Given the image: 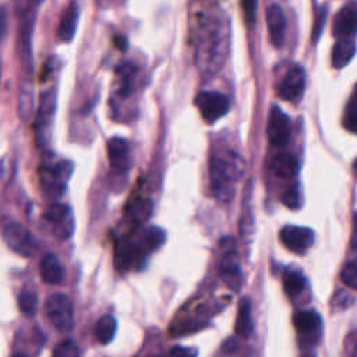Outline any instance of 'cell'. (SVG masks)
Segmentation results:
<instances>
[{"instance_id": "28", "label": "cell", "mask_w": 357, "mask_h": 357, "mask_svg": "<svg viewBox=\"0 0 357 357\" xmlns=\"http://www.w3.org/2000/svg\"><path fill=\"white\" fill-rule=\"evenodd\" d=\"M340 280L347 287L357 290V261H350L342 268Z\"/></svg>"}, {"instance_id": "9", "label": "cell", "mask_w": 357, "mask_h": 357, "mask_svg": "<svg viewBox=\"0 0 357 357\" xmlns=\"http://www.w3.org/2000/svg\"><path fill=\"white\" fill-rule=\"evenodd\" d=\"M280 240L290 251L296 254L305 252L314 243V231L303 226H284L280 230Z\"/></svg>"}, {"instance_id": "21", "label": "cell", "mask_w": 357, "mask_h": 357, "mask_svg": "<svg viewBox=\"0 0 357 357\" xmlns=\"http://www.w3.org/2000/svg\"><path fill=\"white\" fill-rule=\"evenodd\" d=\"M236 333L243 337H248L252 333V318H251V303L247 297L240 300L237 318H236Z\"/></svg>"}, {"instance_id": "31", "label": "cell", "mask_w": 357, "mask_h": 357, "mask_svg": "<svg viewBox=\"0 0 357 357\" xmlns=\"http://www.w3.org/2000/svg\"><path fill=\"white\" fill-rule=\"evenodd\" d=\"M343 126L350 132L357 134V106L350 105V103L347 105V109L343 116Z\"/></svg>"}, {"instance_id": "14", "label": "cell", "mask_w": 357, "mask_h": 357, "mask_svg": "<svg viewBox=\"0 0 357 357\" xmlns=\"http://www.w3.org/2000/svg\"><path fill=\"white\" fill-rule=\"evenodd\" d=\"M266 24L269 31V38L273 46L280 47L284 42L286 32V18L283 10L278 4H272L266 8Z\"/></svg>"}, {"instance_id": "12", "label": "cell", "mask_w": 357, "mask_h": 357, "mask_svg": "<svg viewBox=\"0 0 357 357\" xmlns=\"http://www.w3.org/2000/svg\"><path fill=\"white\" fill-rule=\"evenodd\" d=\"M357 32V7L353 4H347L342 7L332 24V33L337 39L351 38Z\"/></svg>"}, {"instance_id": "29", "label": "cell", "mask_w": 357, "mask_h": 357, "mask_svg": "<svg viewBox=\"0 0 357 357\" xmlns=\"http://www.w3.org/2000/svg\"><path fill=\"white\" fill-rule=\"evenodd\" d=\"M222 275L226 279V282L231 286L233 282L231 280H237L240 282V269L238 265L234 264V261H231L230 258H226L222 264Z\"/></svg>"}, {"instance_id": "39", "label": "cell", "mask_w": 357, "mask_h": 357, "mask_svg": "<svg viewBox=\"0 0 357 357\" xmlns=\"http://www.w3.org/2000/svg\"><path fill=\"white\" fill-rule=\"evenodd\" d=\"M353 173H354V176L357 177V158H356L354 162H353Z\"/></svg>"}, {"instance_id": "16", "label": "cell", "mask_w": 357, "mask_h": 357, "mask_svg": "<svg viewBox=\"0 0 357 357\" xmlns=\"http://www.w3.org/2000/svg\"><path fill=\"white\" fill-rule=\"evenodd\" d=\"M272 173L280 178H291L298 172V159L289 152L276 153L269 163Z\"/></svg>"}, {"instance_id": "41", "label": "cell", "mask_w": 357, "mask_h": 357, "mask_svg": "<svg viewBox=\"0 0 357 357\" xmlns=\"http://www.w3.org/2000/svg\"><path fill=\"white\" fill-rule=\"evenodd\" d=\"M149 357H160V356H149Z\"/></svg>"}, {"instance_id": "6", "label": "cell", "mask_w": 357, "mask_h": 357, "mask_svg": "<svg viewBox=\"0 0 357 357\" xmlns=\"http://www.w3.org/2000/svg\"><path fill=\"white\" fill-rule=\"evenodd\" d=\"M195 106L206 123H215L229 112V99L215 91H202L195 96Z\"/></svg>"}, {"instance_id": "27", "label": "cell", "mask_w": 357, "mask_h": 357, "mask_svg": "<svg viewBox=\"0 0 357 357\" xmlns=\"http://www.w3.org/2000/svg\"><path fill=\"white\" fill-rule=\"evenodd\" d=\"M18 304H20V308L21 311L28 315V317H32L35 312H36V307H38V297L33 291L31 290H22L20 293V297H18Z\"/></svg>"}, {"instance_id": "34", "label": "cell", "mask_w": 357, "mask_h": 357, "mask_svg": "<svg viewBox=\"0 0 357 357\" xmlns=\"http://www.w3.org/2000/svg\"><path fill=\"white\" fill-rule=\"evenodd\" d=\"M325 14H326V10H325V8H321V10L317 13L315 22H314V28H312V39H314V42H317L318 38H319V33H321L322 26H324V24H325Z\"/></svg>"}, {"instance_id": "37", "label": "cell", "mask_w": 357, "mask_h": 357, "mask_svg": "<svg viewBox=\"0 0 357 357\" xmlns=\"http://www.w3.org/2000/svg\"><path fill=\"white\" fill-rule=\"evenodd\" d=\"M349 103L357 106V82H356V85H354V89H353V93H351V99H350Z\"/></svg>"}, {"instance_id": "22", "label": "cell", "mask_w": 357, "mask_h": 357, "mask_svg": "<svg viewBox=\"0 0 357 357\" xmlns=\"http://www.w3.org/2000/svg\"><path fill=\"white\" fill-rule=\"evenodd\" d=\"M293 324L300 333H311L321 326V317L314 311H297Z\"/></svg>"}, {"instance_id": "26", "label": "cell", "mask_w": 357, "mask_h": 357, "mask_svg": "<svg viewBox=\"0 0 357 357\" xmlns=\"http://www.w3.org/2000/svg\"><path fill=\"white\" fill-rule=\"evenodd\" d=\"M52 357H81V350L75 340L66 339L57 343Z\"/></svg>"}, {"instance_id": "8", "label": "cell", "mask_w": 357, "mask_h": 357, "mask_svg": "<svg viewBox=\"0 0 357 357\" xmlns=\"http://www.w3.org/2000/svg\"><path fill=\"white\" fill-rule=\"evenodd\" d=\"M266 135L269 142L273 146H283L289 142L291 135V124L289 117L283 113L282 109L273 106L271 109L266 126Z\"/></svg>"}, {"instance_id": "38", "label": "cell", "mask_w": 357, "mask_h": 357, "mask_svg": "<svg viewBox=\"0 0 357 357\" xmlns=\"http://www.w3.org/2000/svg\"><path fill=\"white\" fill-rule=\"evenodd\" d=\"M116 43H117L121 49H124V47H126V40H124V38H119V39L116 40Z\"/></svg>"}, {"instance_id": "24", "label": "cell", "mask_w": 357, "mask_h": 357, "mask_svg": "<svg viewBox=\"0 0 357 357\" xmlns=\"http://www.w3.org/2000/svg\"><path fill=\"white\" fill-rule=\"evenodd\" d=\"M305 284H307L305 278L300 272L286 271V273L283 276V289L287 296L294 297V296L300 294L304 290Z\"/></svg>"}, {"instance_id": "20", "label": "cell", "mask_w": 357, "mask_h": 357, "mask_svg": "<svg viewBox=\"0 0 357 357\" xmlns=\"http://www.w3.org/2000/svg\"><path fill=\"white\" fill-rule=\"evenodd\" d=\"M356 53V43L351 38H346V39H339L333 49H332V66L335 68H342L344 67L354 56Z\"/></svg>"}, {"instance_id": "19", "label": "cell", "mask_w": 357, "mask_h": 357, "mask_svg": "<svg viewBox=\"0 0 357 357\" xmlns=\"http://www.w3.org/2000/svg\"><path fill=\"white\" fill-rule=\"evenodd\" d=\"M40 276L47 284H59L63 282L64 269L53 254H46L40 261Z\"/></svg>"}, {"instance_id": "15", "label": "cell", "mask_w": 357, "mask_h": 357, "mask_svg": "<svg viewBox=\"0 0 357 357\" xmlns=\"http://www.w3.org/2000/svg\"><path fill=\"white\" fill-rule=\"evenodd\" d=\"M145 248L141 245V243L134 241H126L119 245L117 251V261L119 265L127 269L138 268L142 265L145 259Z\"/></svg>"}, {"instance_id": "2", "label": "cell", "mask_w": 357, "mask_h": 357, "mask_svg": "<svg viewBox=\"0 0 357 357\" xmlns=\"http://www.w3.org/2000/svg\"><path fill=\"white\" fill-rule=\"evenodd\" d=\"M244 172L241 156L231 149L213 151L209 159V178L215 197L229 201L234 192V183Z\"/></svg>"}, {"instance_id": "18", "label": "cell", "mask_w": 357, "mask_h": 357, "mask_svg": "<svg viewBox=\"0 0 357 357\" xmlns=\"http://www.w3.org/2000/svg\"><path fill=\"white\" fill-rule=\"evenodd\" d=\"M18 114L21 120L29 121L33 117L35 112V91H33V84L31 78L24 79L21 86H20V93H18Z\"/></svg>"}, {"instance_id": "30", "label": "cell", "mask_w": 357, "mask_h": 357, "mask_svg": "<svg viewBox=\"0 0 357 357\" xmlns=\"http://www.w3.org/2000/svg\"><path fill=\"white\" fill-rule=\"evenodd\" d=\"M282 202L290 208V209H297L300 205V191H298V185L293 184L290 187H287L282 195Z\"/></svg>"}, {"instance_id": "13", "label": "cell", "mask_w": 357, "mask_h": 357, "mask_svg": "<svg viewBox=\"0 0 357 357\" xmlns=\"http://www.w3.org/2000/svg\"><path fill=\"white\" fill-rule=\"evenodd\" d=\"M107 158L110 166L117 173H124L130 167V146L120 137H113L107 141Z\"/></svg>"}, {"instance_id": "5", "label": "cell", "mask_w": 357, "mask_h": 357, "mask_svg": "<svg viewBox=\"0 0 357 357\" xmlns=\"http://www.w3.org/2000/svg\"><path fill=\"white\" fill-rule=\"evenodd\" d=\"M3 238L6 244L22 257H31L35 251V238L31 231L20 222L10 220L3 226Z\"/></svg>"}, {"instance_id": "25", "label": "cell", "mask_w": 357, "mask_h": 357, "mask_svg": "<svg viewBox=\"0 0 357 357\" xmlns=\"http://www.w3.org/2000/svg\"><path fill=\"white\" fill-rule=\"evenodd\" d=\"M165 241V231L160 227L152 226L144 231L141 245L145 248V251H155L158 250Z\"/></svg>"}, {"instance_id": "17", "label": "cell", "mask_w": 357, "mask_h": 357, "mask_svg": "<svg viewBox=\"0 0 357 357\" xmlns=\"http://www.w3.org/2000/svg\"><path fill=\"white\" fill-rule=\"evenodd\" d=\"M78 20H79V7L77 3H71L64 13L61 14L59 29H57V38L61 42H70L77 31L78 26Z\"/></svg>"}, {"instance_id": "1", "label": "cell", "mask_w": 357, "mask_h": 357, "mask_svg": "<svg viewBox=\"0 0 357 357\" xmlns=\"http://www.w3.org/2000/svg\"><path fill=\"white\" fill-rule=\"evenodd\" d=\"M229 25L223 14L209 13L201 17L195 33V63L204 74L216 73L226 57Z\"/></svg>"}, {"instance_id": "10", "label": "cell", "mask_w": 357, "mask_h": 357, "mask_svg": "<svg viewBox=\"0 0 357 357\" xmlns=\"http://www.w3.org/2000/svg\"><path fill=\"white\" fill-rule=\"evenodd\" d=\"M305 86V73L301 66H291L284 77L282 78L279 86H278V93L283 100H296L300 98Z\"/></svg>"}, {"instance_id": "7", "label": "cell", "mask_w": 357, "mask_h": 357, "mask_svg": "<svg viewBox=\"0 0 357 357\" xmlns=\"http://www.w3.org/2000/svg\"><path fill=\"white\" fill-rule=\"evenodd\" d=\"M45 218L59 238H68L74 231V216L70 206L54 202L47 206Z\"/></svg>"}, {"instance_id": "4", "label": "cell", "mask_w": 357, "mask_h": 357, "mask_svg": "<svg viewBox=\"0 0 357 357\" xmlns=\"http://www.w3.org/2000/svg\"><path fill=\"white\" fill-rule=\"evenodd\" d=\"M73 173V163L70 160H57L42 169L40 181L45 192L49 197H60Z\"/></svg>"}, {"instance_id": "40", "label": "cell", "mask_w": 357, "mask_h": 357, "mask_svg": "<svg viewBox=\"0 0 357 357\" xmlns=\"http://www.w3.org/2000/svg\"><path fill=\"white\" fill-rule=\"evenodd\" d=\"M13 357H28V356L24 353H15V354H13Z\"/></svg>"}, {"instance_id": "42", "label": "cell", "mask_w": 357, "mask_h": 357, "mask_svg": "<svg viewBox=\"0 0 357 357\" xmlns=\"http://www.w3.org/2000/svg\"><path fill=\"white\" fill-rule=\"evenodd\" d=\"M305 357H312V356H305Z\"/></svg>"}, {"instance_id": "35", "label": "cell", "mask_w": 357, "mask_h": 357, "mask_svg": "<svg viewBox=\"0 0 357 357\" xmlns=\"http://www.w3.org/2000/svg\"><path fill=\"white\" fill-rule=\"evenodd\" d=\"M6 31H7V10L6 7L0 6V40L3 39Z\"/></svg>"}, {"instance_id": "23", "label": "cell", "mask_w": 357, "mask_h": 357, "mask_svg": "<svg viewBox=\"0 0 357 357\" xmlns=\"http://www.w3.org/2000/svg\"><path fill=\"white\" fill-rule=\"evenodd\" d=\"M116 328H117V322H116L114 317H112V315L102 317L96 322V326H95V336H96L98 342L102 344L110 343L112 339L114 337Z\"/></svg>"}, {"instance_id": "3", "label": "cell", "mask_w": 357, "mask_h": 357, "mask_svg": "<svg viewBox=\"0 0 357 357\" xmlns=\"http://www.w3.org/2000/svg\"><path fill=\"white\" fill-rule=\"evenodd\" d=\"M45 312L50 324L60 332L71 331L74 325V307L68 296L53 293L45 301Z\"/></svg>"}, {"instance_id": "33", "label": "cell", "mask_w": 357, "mask_h": 357, "mask_svg": "<svg viewBox=\"0 0 357 357\" xmlns=\"http://www.w3.org/2000/svg\"><path fill=\"white\" fill-rule=\"evenodd\" d=\"M255 6H257V0H241V8L244 13V18L248 24H252V21H254Z\"/></svg>"}, {"instance_id": "11", "label": "cell", "mask_w": 357, "mask_h": 357, "mask_svg": "<svg viewBox=\"0 0 357 357\" xmlns=\"http://www.w3.org/2000/svg\"><path fill=\"white\" fill-rule=\"evenodd\" d=\"M57 107V89L50 88L40 95L39 107L36 112V130L39 138H43V134L50 128L53 117Z\"/></svg>"}, {"instance_id": "36", "label": "cell", "mask_w": 357, "mask_h": 357, "mask_svg": "<svg viewBox=\"0 0 357 357\" xmlns=\"http://www.w3.org/2000/svg\"><path fill=\"white\" fill-rule=\"evenodd\" d=\"M353 247H357V212L354 213V230H353Z\"/></svg>"}, {"instance_id": "32", "label": "cell", "mask_w": 357, "mask_h": 357, "mask_svg": "<svg viewBox=\"0 0 357 357\" xmlns=\"http://www.w3.org/2000/svg\"><path fill=\"white\" fill-rule=\"evenodd\" d=\"M198 350L195 347L187 346H174L170 350V357H197Z\"/></svg>"}]
</instances>
